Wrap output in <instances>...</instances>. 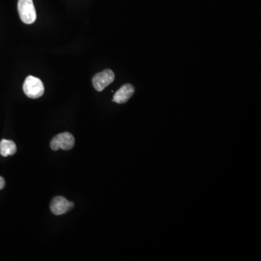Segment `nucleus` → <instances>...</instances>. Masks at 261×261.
I'll use <instances>...</instances> for the list:
<instances>
[{
    "instance_id": "nucleus-2",
    "label": "nucleus",
    "mask_w": 261,
    "mask_h": 261,
    "mask_svg": "<svg viewBox=\"0 0 261 261\" xmlns=\"http://www.w3.org/2000/svg\"><path fill=\"white\" fill-rule=\"evenodd\" d=\"M18 10L24 24H32L36 21V12L33 0H18Z\"/></svg>"
},
{
    "instance_id": "nucleus-7",
    "label": "nucleus",
    "mask_w": 261,
    "mask_h": 261,
    "mask_svg": "<svg viewBox=\"0 0 261 261\" xmlns=\"http://www.w3.org/2000/svg\"><path fill=\"white\" fill-rule=\"evenodd\" d=\"M16 145L13 141L2 139L0 142V154L3 157L13 156V155L16 154Z\"/></svg>"
},
{
    "instance_id": "nucleus-6",
    "label": "nucleus",
    "mask_w": 261,
    "mask_h": 261,
    "mask_svg": "<svg viewBox=\"0 0 261 261\" xmlns=\"http://www.w3.org/2000/svg\"><path fill=\"white\" fill-rule=\"evenodd\" d=\"M134 93V87L130 83H127L121 86L114 95L113 101L118 104L127 103Z\"/></svg>"
},
{
    "instance_id": "nucleus-8",
    "label": "nucleus",
    "mask_w": 261,
    "mask_h": 261,
    "mask_svg": "<svg viewBox=\"0 0 261 261\" xmlns=\"http://www.w3.org/2000/svg\"><path fill=\"white\" fill-rule=\"evenodd\" d=\"M4 186H5V181H4L2 177H0V190L2 189L4 187Z\"/></svg>"
},
{
    "instance_id": "nucleus-1",
    "label": "nucleus",
    "mask_w": 261,
    "mask_h": 261,
    "mask_svg": "<svg viewBox=\"0 0 261 261\" xmlns=\"http://www.w3.org/2000/svg\"><path fill=\"white\" fill-rule=\"evenodd\" d=\"M24 92L28 98L37 99L42 97L45 92V86L39 78L29 76L24 83Z\"/></svg>"
},
{
    "instance_id": "nucleus-4",
    "label": "nucleus",
    "mask_w": 261,
    "mask_h": 261,
    "mask_svg": "<svg viewBox=\"0 0 261 261\" xmlns=\"http://www.w3.org/2000/svg\"><path fill=\"white\" fill-rule=\"evenodd\" d=\"M115 79V74L111 70H104L98 73L92 78L94 87L98 92L104 90L110 83H113Z\"/></svg>"
},
{
    "instance_id": "nucleus-3",
    "label": "nucleus",
    "mask_w": 261,
    "mask_h": 261,
    "mask_svg": "<svg viewBox=\"0 0 261 261\" xmlns=\"http://www.w3.org/2000/svg\"><path fill=\"white\" fill-rule=\"evenodd\" d=\"M75 145V139L69 132H64L54 136L52 139L50 147L54 151L62 149L63 150H70Z\"/></svg>"
},
{
    "instance_id": "nucleus-5",
    "label": "nucleus",
    "mask_w": 261,
    "mask_h": 261,
    "mask_svg": "<svg viewBox=\"0 0 261 261\" xmlns=\"http://www.w3.org/2000/svg\"><path fill=\"white\" fill-rule=\"evenodd\" d=\"M74 207V203L68 201L63 197H56L50 204V210L55 215H63Z\"/></svg>"
}]
</instances>
